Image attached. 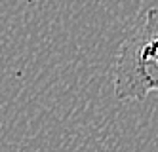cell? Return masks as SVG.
Masks as SVG:
<instances>
[{
	"label": "cell",
	"instance_id": "cell-1",
	"mask_svg": "<svg viewBox=\"0 0 158 152\" xmlns=\"http://www.w3.org/2000/svg\"><path fill=\"white\" fill-rule=\"evenodd\" d=\"M154 91H158V8H149L118 48L114 95L118 101H141Z\"/></svg>",
	"mask_w": 158,
	"mask_h": 152
}]
</instances>
